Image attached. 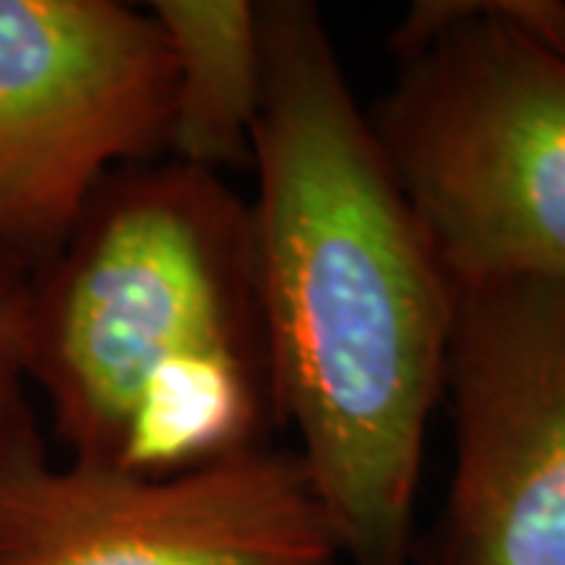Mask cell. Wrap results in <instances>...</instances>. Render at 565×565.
Returning <instances> with one entry per match:
<instances>
[{"label":"cell","mask_w":565,"mask_h":565,"mask_svg":"<svg viewBox=\"0 0 565 565\" xmlns=\"http://www.w3.org/2000/svg\"><path fill=\"white\" fill-rule=\"evenodd\" d=\"M255 280L277 424L352 565L412 563L456 289L412 214L318 3H262Z\"/></svg>","instance_id":"cell-1"},{"label":"cell","mask_w":565,"mask_h":565,"mask_svg":"<svg viewBox=\"0 0 565 565\" xmlns=\"http://www.w3.org/2000/svg\"><path fill=\"white\" fill-rule=\"evenodd\" d=\"M25 374L70 462L173 475L267 444L248 202L173 158L110 173L29 286Z\"/></svg>","instance_id":"cell-2"},{"label":"cell","mask_w":565,"mask_h":565,"mask_svg":"<svg viewBox=\"0 0 565 565\" xmlns=\"http://www.w3.org/2000/svg\"><path fill=\"white\" fill-rule=\"evenodd\" d=\"M371 129L452 289L565 280V57L503 0H418Z\"/></svg>","instance_id":"cell-3"},{"label":"cell","mask_w":565,"mask_h":565,"mask_svg":"<svg viewBox=\"0 0 565 565\" xmlns=\"http://www.w3.org/2000/svg\"><path fill=\"white\" fill-rule=\"evenodd\" d=\"M173 57L120 0H0V255L51 262L102 182L161 161Z\"/></svg>","instance_id":"cell-4"},{"label":"cell","mask_w":565,"mask_h":565,"mask_svg":"<svg viewBox=\"0 0 565 565\" xmlns=\"http://www.w3.org/2000/svg\"><path fill=\"white\" fill-rule=\"evenodd\" d=\"M343 550L292 446L173 475L54 465L25 412L0 437V565H337Z\"/></svg>","instance_id":"cell-5"},{"label":"cell","mask_w":565,"mask_h":565,"mask_svg":"<svg viewBox=\"0 0 565 565\" xmlns=\"http://www.w3.org/2000/svg\"><path fill=\"white\" fill-rule=\"evenodd\" d=\"M452 481L430 565H565V280L456 289Z\"/></svg>","instance_id":"cell-6"},{"label":"cell","mask_w":565,"mask_h":565,"mask_svg":"<svg viewBox=\"0 0 565 565\" xmlns=\"http://www.w3.org/2000/svg\"><path fill=\"white\" fill-rule=\"evenodd\" d=\"M173 57L167 154L207 173L252 163V136L264 104L262 3L154 0Z\"/></svg>","instance_id":"cell-7"},{"label":"cell","mask_w":565,"mask_h":565,"mask_svg":"<svg viewBox=\"0 0 565 565\" xmlns=\"http://www.w3.org/2000/svg\"><path fill=\"white\" fill-rule=\"evenodd\" d=\"M25 302L29 286L17 280V264L0 255V437L25 415Z\"/></svg>","instance_id":"cell-8"}]
</instances>
